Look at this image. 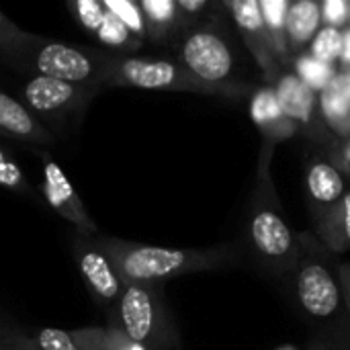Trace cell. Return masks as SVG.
Masks as SVG:
<instances>
[{"label": "cell", "instance_id": "cell-7", "mask_svg": "<svg viewBox=\"0 0 350 350\" xmlns=\"http://www.w3.org/2000/svg\"><path fill=\"white\" fill-rule=\"evenodd\" d=\"M103 88L98 84H74L43 76H31L21 88V103L41 121L62 123L84 109Z\"/></svg>", "mask_w": 350, "mask_h": 350}, {"label": "cell", "instance_id": "cell-25", "mask_svg": "<svg viewBox=\"0 0 350 350\" xmlns=\"http://www.w3.org/2000/svg\"><path fill=\"white\" fill-rule=\"evenodd\" d=\"M308 53L322 64L336 66L340 62V53H342V29L322 25V29L312 39Z\"/></svg>", "mask_w": 350, "mask_h": 350}, {"label": "cell", "instance_id": "cell-8", "mask_svg": "<svg viewBox=\"0 0 350 350\" xmlns=\"http://www.w3.org/2000/svg\"><path fill=\"white\" fill-rule=\"evenodd\" d=\"M295 293L301 310L316 320H332L347 299L345 287L318 256H304L295 267Z\"/></svg>", "mask_w": 350, "mask_h": 350}, {"label": "cell", "instance_id": "cell-1", "mask_svg": "<svg viewBox=\"0 0 350 350\" xmlns=\"http://www.w3.org/2000/svg\"><path fill=\"white\" fill-rule=\"evenodd\" d=\"M123 285H158L189 273L217 271L240 265L232 244L213 248H162L119 238H100Z\"/></svg>", "mask_w": 350, "mask_h": 350}, {"label": "cell", "instance_id": "cell-16", "mask_svg": "<svg viewBox=\"0 0 350 350\" xmlns=\"http://www.w3.org/2000/svg\"><path fill=\"white\" fill-rule=\"evenodd\" d=\"M322 117L334 137H350V76L336 72L332 82L318 94Z\"/></svg>", "mask_w": 350, "mask_h": 350}, {"label": "cell", "instance_id": "cell-20", "mask_svg": "<svg viewBox=\"0 0 350 350\" xmlns=\"http://www.w3.org/2000/svg\"><path fill=\"white\" fill-rule=\"evenodd\" d=\"M262 21L267 25V31L271 35V41L275 45V53L281 62V66H291L293 57L287 47L285 37V18L289 10V0H258Z\"/></svg>", "mask_w": 350, "mask_h": 350}, {"label": "cell", "instance_id": "cell-4", "mask_svg": "<svg viewBox=\"0 0 350 350\" xmlns=\"http://www.w3.org/2000/svg\"><path fill=\"white\" fill-rule=\"evenodd\" d=\"M271 144L262 146L260 154V166H258V189H256V201L248 219V238L250 244L258 256V260L271 271V273H287L295 271L299 258H301V244L295 238L291 226L283 217L275 187L271 183L269 164L273 156Z\"/></svg>", "mask_w": 350, "mask_h": 350}, {"label": "cell", "instance_id": "cell-19", "mask_svg": "<svg viewBox=\"0 0 350 350\" xmlns=\"http://www.w3.org/2000/svg\"><path fill=\"white\" fill-rule=\"evenodd\" d=\"M322 244L332 252L350 250V189H347L340 203L316 224Z\"/></svg>", "mask_w": 350, "mask_h": 350}, {"label": "cell", "instance_id": "cell-28", "mask_svg": "<svg viewBox=\"0 0 350 350\" xmlns=\"http://www.w3.org/2000/svg\"><path fill=\"white\" fill-rule=\"evenodd\" d=\"M35 345L39 350H86L72 334V330L41 328L35 334Z\"/></svg>", "mask_w": 350, "mask_h": 350}, {"label": "cell", "instance_id": "cell-10", "mask_svg": "<svg viewBox=\"0 0 350 350\" xmlns=\"http://www.w3.org/2000/svg\"><path fill=\"white\" fill-rule=\"evenodd\" d=\"M72 252L76 267L94 301L103 308H115L125 285L103 240L98 236L76 234Z\"/></svg>", "mask_w": 350, "mask_h": 350}, {"label": "cell", "instance_id": "cell-35", "mask_svg": "<svg viewBox=\"0 0 350 350\" xmlns=\"http://www.w3.org/2000/svg\"><path fill=\"white\" fill-rule=\"evenodd\" d=\"M275 350H299L295 345H281L279 349H275Z\"/></svg>", "mask_w": 350, "mask_h": 350}, {"label": "cell", "instance_id": "cell-31", "mask_svg": "<svg viewBox=\"0 0 350 350\" xmlns=\"http://www.w3.org/2000/svg\"><path fill=\"white\" fill-rule=\"evenodd\" d=\"M328 162L338 168L345 178H350V137H334V142L328 146Z\"/></svg>", "mask_w": 350, "mask_h": 350}, {"label": "cell", "instance_id": "cell-12", "mask_svg": "<svg viewBox=\"0 0 350 350\" xmlns=\"http://www.w3.org/2000/svg\"><path fill=\"white\" fill-rule=\"evenodd\" d=\"M39 158H41V172H43L41 193H43V199L47 201V205L59 217H64L68 224H72L76 234L96 236L98 228H96L94 219L88 215L82 199L78 197L76 189L72 187V183L66 176V172L62 170V166L53 160V156L47 150H41Z\"/></svg>", "mask_w": 350, "mask_h": 350}, {"label": "cell", "instance_id": "cell-23", "mask_svg": "<svg viewBox=\"0 0 350 350\" xmlns=\"http://www.w3.org/2000/svg\"><path fill=\"white\" fill-rule=\"evenodd\" d=\"M291 66H293V72L297 74V78L306 86H310L316 94H320L332 82V78L336 76V68L334 66H328V64L318 62L308 51L297 53L293 57Z\"/></svg>", "mask_w": 350, "mask_h": 350}, {"label": "cell", "instance_id": "cell-3", "mask_svg": "<svg viewBox=\"0 0 350 350\" xmlns=\"http://www.w3.org/2000/svg\"><path fill=\"white\" fill-rule=\"evenodd\" d=\"M174 59L197 80L224 90L230 98L250 92L238 78V57L224 23V14L187 29L172 45Z\"/></svg>", "mask_w": 350, "mask_h": 350}, {"label": "cell", "instance_id": "cell-21", "mask_svg": "<svg viewBox=\"0 0 350 350\" xmlns=\"http://www.w3.org/2000/svg\"><path fill=\"white\" fill-rule=\"evenodd\" d=\"M94 39L100 43L103 51L113 53V55H133L146 43V41L133 37L109 10H107V16L100 25V29L94 33Z\"/></svg>", "mask_w": 350, "mask_h": 350}, {"label": "cell", "instance_id": "cell-27", "mask_svg": "<svg viewBox=\"0 0 350 350\" xmlns=\"http://www.w3.org/2000/svg\"><path fill=\"white\" fill-rule=\"evenodd\" d=\"M0 187L21 195H33V189L27 176L23 174L21 166L2 148H0Z\"/></svg>", "mask_w": 350, "mask_h": 350}, {"label": "cell", "instance_id": "cell-15", "mask_svg": "<svg viewBox=\"0 0 350 350\" xmlns=\"http://www.w3.org/2000/svg\"><path fill=\"white\" fill-rule=\"evenodd\" d=\"M250 117H252L254 125L258 127V131L262 133L265 144L275 146L277 142L289 139L297 133V127L293 125V121L287 119V115L283 113V109L277 100L273 86H269V84L252 92Z\"/></svg>", "mask_w": 350, "mask_h": 350}, {"label": "cell", "instance_id": "cell-34", "mask_svg": "<svg viewBox=\"0 0 350 350\" xmlns=\"http://www.w3.org/2000/svg\"><path fill=\"white\" fill-rule=\"evenodd\" d=\"M308 350H334L326 340H322V338H316V340H312L310 342V347Z\"/></svg>", "mask_w": 350, "mask_h": 350}, {"label": "cell", "instance_id": "cell-11", "mask_svg": "<svg viewBox=\"0 0 350 350\" xmlns=\"http://www.w3.org/2000/svg\"><path fill=\"white\" fill-rule=\"evenodd\" d=\"M224 8H226L228 16L234 21V25H236L244 45L252 53L254 62L258 64L265 80L269 82V86H273V82L283 72V66L275 53V45H273L267 25L262 21L258 0H226Z\"/></svg>", "mask_w": 350, "mask_h": 350}, {"label": "cell", "instance_id": "cell-22", "mask_svg": "<svg viewBox=\"0 0 350 350\" xmlns=\"http://www.w3.org/2000/svg\"><path fill=\"white\" fill-rule=\"evenodd\" d=\"M72 334L86 350H146L131 342L113 322L107 328H82L72 330Z\"/></svg>", "mask_w": 350, "mask_h": 350}, {"label": "cell", "instance_id": "cell-9", "mask_svg": "<svg viewBox=\"0 0 350 350\" xmlns=\"http://www.w3.org/2000/svg\"><path fill=\"white\" fill-rule=\"evenodd\" d=\"M273 90L283 113L289 121H293L297 131L306 133L308 139L326 148L334 142V135L322 117L318 94L310 86H306L293 70H283L273 82Z\"/></svg>", "mask_w": 350, "mask_h": 350}, {"label": "cell", "instance_id": "cell-14", "mask_svg": "<svg viewBox=\"0 0 350 350\" xmlns=\"http://www.w3.org/2000/svg\"><path fill=\"white\" fill-rule=\"evenodd\" d=\"M0 135L31 144V146H51L55 142L53 133L21 103L0 90Z\"/></svg>", "mask_w": 350, "mask_h": 350}, {"label": "cell", "instance_id": "cell-32", "mask_svg": "<svg viewBox=\"0 0 350 350\" xmlns=\"http://www.w3.org/2000/svg\"><path fill=\"white\" fill-rule=\"evenodd\" d=\"M25 29L16 27L2 10H0V49H4L6 45H10L12 41H16L23 35Z\"/></svg>", "mask_w": 350, "mask_h": 350}, {"label": "cell", "instance_id": "cell-6", "mask_svg": "<svg viewBox=\"0 0 350 350\" xmlns=\"http://www.w3.org/2000/svg\"><path fill=\"white\" fill-rule=\"evenodd\" d=\"M113 324L146 350L176 347V332L158 285H125L115 304Z\"/></svg>", "mask_w": 350, "mask_h": 350}, {"label": "cell", "instance_id": "cell-33", "mask_svg": "<svg viewBox=\"0 0 350 350\" xmlns=\"http://www.w3.org/2000/svg\"><path fill=\"white\" fill-rule=\"evenodd\" d=\"M340 66H350V27L342 31V53H340Z\"/></svg>", "mask_w": 350, "mask_h": 350}, {"label": "cell", "instance_id": "cell-5", "mask_svg": "<svg viewBox=\"0 0 350 350\" xmlns=\"http://www.w3.org/2000/svg\"><path fill=\"white\" fill-rule=\"evenodd\" d=\"M98 84L103 88L195 92L230 98L224 90L197 80L174 57H139L107 53Z\"/></svg>", "mask_w": 350, "mask_h": 350}, {"label": "cell", "instance_id": "cell-26", "mask_svg": "<svg viewBox=\"0 0 350 350\" xmlns=\"http://www.w3.org/2000/svg\"><path fill=\"white\" fill-rule=\"evenodd\" d=\"M68 10L74 16V21L92 37L100 29V25L107 16V8H105L103 0H70Z\"/></svg>", "mask_w": 350, "mask_h": 350}, {"label": "cell", "instance_id": "cell-30", "mask_svg": "<svg viewBox=\"0 0 350 350\" xmlns=\"http://www.w3.org/2000/svg\"><path fill=\"white\" fill-rule=\"evenodd\" d=\"M320 6H322L324 27L342 29V25L350 18V2L347 0H326Z\"/></svg>", "mask_w": 350, "mask_h": 350}, {"label": "cell", "instance_id": "cell-29", "mask_svg": "<svg viewBox=\"0 0 350 350\" xmlns=\"http://www.w3.org/2000/svg\"><path fill=\"white\" fill-rule=\"evenodd\" d=\"M0 350H39L35 340L0 318Z\"/></svg>", "mask_w": 350, "mask_h": 350}, {"label": "cell", "instance_id": "cell-18", "mask_svg": "<svg viewBox=\"0 0 350 350\" xmlns=\"http://www.w3.org/2000/svg\"><path fill=\"white\" fill-rule=\"evenodd\" d=\"M322 29V6L316 0L289 2L285 18V37L291 57L301 53L306 45L312 43L316 33Z\"/></svg>", "mask_w": 350, "mask_h": 350}, {"label": "cell", "instance_id": "cell-24", "mask_svg": "<svg viewBox=\"0 0 350 350\" xmlns=\"http://www.w3.org/2000/svg\"><path fill=\"white\" fill-rule=\"evenodd\" d=\"M103 4L133 37L148 41L146 21H144L139 0H103Z\"/></svg>", "mask_w": 350, "mask_h": 350}, {"label": "cell", "instance_id": "cell-17", "mask_svg": "<svg viewBox=\"0 0 350 350\" xmlns=\"http://www.w3.org/2000/svg\"><path fill=\"white\" fill-rule=\"evenodd\" d=\"M148 41L158 45H174L185 33L176 0H139Z\"/></svg>", "mask_w": 350, "mask_h": 350}, {"label": "cell", "instance_id": "cell-13", "mask_svg": "<svg viewBox=\"0 0 350 350\" xmlns=\"http://www.w3.org/2000/svg\"><path fill=\"white\" fill-rule=\"evenodd\" d=\"M306 193L314 224L324 219L345 197L347 178L326 158H316L306 170Z\"/></svg>", "mask_w": 350, "mask_h": 350}, {"label": "cell", "instance_id": "cell-2", "mask_svg": "<svg viewBox=\"0 0 350 350\" xmlns=\"http://www.w3.org/2000/svg\"><path fill=\"white\" fill-rule=\"evenodd\" d=\"M105 57L107 51L103 49L37 37L29 31H23L16 41L0 49V59L12 68L29 72L31 76L74 84H98Z\"/></svg>", "mask_w": 350, "mask_h": 350}]
</instances>
